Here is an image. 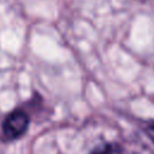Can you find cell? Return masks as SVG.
<instances>
[{"label": "cell", "mask_w": 154, "mask_h": 154, "mask_svg": "<svg viewBox=\"0 0 154 154\" xmlns=\"http://www.w3.org/2000/svg\"><path fill=\"white\" fill-rule=\"evenodd\" d=\"M29 116L20 108L10 112L1 123L0 136L4 142H12L20 138L29 128Z\"/></svg>", "instance_id": "1"}, {"label": "cell", "mask_w": 154, "mask_h": 154, "mask_svg": "<svg viewBox=\"0 0 154 154\" xmlns=\"http://www.w3.org/2000/svg\"><path fill=\"white\" fill-rule=\"evenodd\" d=\"M90 154H124V153H123V149L119 144H117V143H106V144L99 146Z\"/></svg>", "instance_id": "2"}, {"label": "cell", "mask_w": 154, "mask_h": 154, "mask_svg": "<svg viewBox=\"0 0 154 154\" xmlns=\"http://www.w3.org/2000/svg\"><path fill=\"white\" fill-rule=\"evenodd\" d=\"M144 130H146V134L148 135V137L154 142V120L148 122L144 126Z\"/></svg>", "instance_id": "3"}]
</instances>
